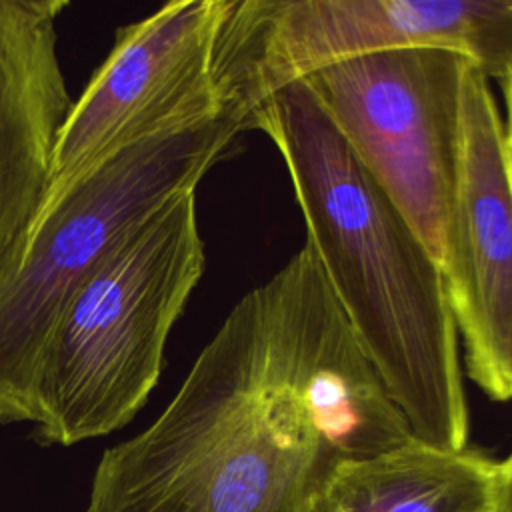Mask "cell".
Listing matches in <instances>:
<instances>
[{
	"instance_id": "1",
	"label": "cell",
	"mask_w": 512,
	"mask_h": 512,
	"mask_svg": "<svg viewBox=\"0 0 512 512\" xmlns=\"http://www.w3.org/2000/svg\"><path fill=\"white\" fill-rule=\"evenodd\" d=\"M270 136L306 222V246L412 438L464 450L458 332L438 260L360 164L304 80L264 98L246 130Z\"/></svg>"
},
{
	"instance_id": "2",
	"label": "cell",
	"mask_w": 512,
	"mask_h": 512,
	"mask_svg": "<svg viewBox=\"0 0 512 512\" xmlns=\"http://www.w3.org/2000/svg\"><path fill=\"white\" fill-rule=\"evenodd\" d=\"M336 464L264 282L236 302L166 410L102 454L86 512H306Z\"/></svg>"
},
{
	"instance_id": "3",
	"label": "cell",
	"mask_w": 512,
	"mask_h": 512,
	"mask_svg": "<svg viewBox=\"0 0 512 512\" xmlns=\"http://www.w3.org/2000/svg\"><path fill=\"white\" fill-rule=\"evenodd\" d=\"M202 272L190 190L140 226L70 298L38 366V442L70 446L136 416L162 374L168 334Z\"/></svg>"
},
{
	"instance_id": "4",
	"label": "cell",
	"mask_w": 512,
	"mask_h": 512,
	"mask_svg": "<svg viewBox=\"0 0 512 512\" xmlns=\"http://www.w3.org/2000/svg\"><path fill=\"white\" fill-rule=\"evenodd\" d=\"M242 124L222 110L104 158L28 230L0 278V422H34L38 366L70 298L172 198L196 190Z\"/></svg>"
},
{
	"instance_id": "5",
	"label": "cell",
	"mask_w": 512,
	"mask_h": 512,
	"mask_svg": "<svg viewBox=\"0 0 512 512\" xmlns=\"http://www.w3.org/2000/svg\"><path fill=\"white\" fill-rule=\"evenodd\" d=\"M402 48L452 50L500 78L512 64V0H232L212 84L246 130L272 92L330 64Z\"/></svg>"
},
{
	"instance_id": "6",
	"label": "cell",
	"mask_w": 512,
	"mask_h": 512,
	"mask_svg": "<svg viewBox=\"0 0 512 512\" xmlns=\"http://www.w3.org/2000/svg\"><path fill=\"white\" fill-rule=\"evenodd\" d=\"M470 62L452 50L402 48L302 78L436 260L458 178L462 78Z\"/></svg>"
},
{
	"instance_id": "7",
	"label": "cell",
	"mask_w": 512,
	"mask_h": 512,
	"mask_svg": "<svg viewBox=\"0 0 512 512\" xmlns=\"http://www.w3.org/2000/svg\"><path fill=\"white\" fill-rule=\"evenodd\" d=\"M230 4L168 2L118 28L108 58L60 126L38 214L120 148L222 112L212 84V54Z\"/></svg>"
},
{
	"instance_id": "8",
	"label": "cell",
	"mask_w": 512,
	"mask_h": 512,
	"mask_svg": "<svg viewBox=\"0 0 512 512\" xmlns=\"http://www.w3.org/2000/svg\"><path fill=\"white\" fill-rule=\"evenodd\" d=\"M438 264L468 376L492 398H512V188L502 120L488 76L462 78V138Z\"/></svg>"
},
{
	"instance_id": "9",
	"label": "cell",
	"mask_w": 512,
	"mask_h": 512,
	"mask_svg": "<svg viewBox=\"0 0 512 512\" xmlns=\"http://www.w3.org/2000/svg\"><path fill=\"white\" fill-rule=\"evenodd\" d=\"M268 282L296 384L334 460H364L414 440L314 252L304 244Z\"/></svg>"
},
{
	"instance_id": "10",
	"label": "cell",
	"mask_w": 512,
	"mask_h": 512,
	"mask_svg": "<svg viewBox=\"0 0 512 512\" xmlns=\"http://www.w3.org/2000/svg\"><path fill=\"white\" fill-rule=\"evenodd\" d=\"M62 0H0V278L18 258L50 182L72 98L58 60Z\"/></svg>"
},
{
	"instance_id": "11",
	"label": "cell",
	"mask_w": 512,
	"mask_h": 512,
	"mask_svg": "<svg viewBox=\"0 0 512 512\" xmlns=\"http://www.w3.org/2000/svg\"><path fill=\"white\" fill-rule=\"evenodd\" d=\"M498 462L474 450L418 440L364 460L338 462L306 512H498Z\"/></svg>"
},
{
	"instance_id": "12",
	"label": "cell",
	"mask_w": 512,
	"mask_h": 512,
	"mask_svg": "<svg viewBox=\"0 0 512 512\" xmlns=\"http://www.w3.org/2000/svg\"><path fill=\"white\" fill-rule=\"evenodd\" d=\"M498 80L502 84V92H504V100H506V124H502V150H504L508 182L512 188V64Z\"/></svg>"
},
{
	"instance_id": "13",
	"label": "cell",
	"mask_w": 512,
	"mask_h": 512,
	"mask_svg": "<svg viewBox=\"0 0 512 512\" xmlns=\"http://www.w3.org/2000/svg\"><path fill=\"white\" fill-rule=\"evenodd\" d=\"M500 488H498V512H512V452L498 464Z\"/></svg>"
}]
</instances>
